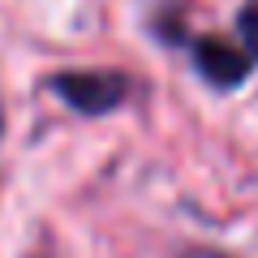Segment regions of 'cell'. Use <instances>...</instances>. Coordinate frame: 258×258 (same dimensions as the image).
<instances>
[{
  "label": "cell",
  "mask_w": 258,
  "mask_h": 258,
  "mask_svg": "<svg viewBox=\"0 0 258 258\" xmlns=\"http://www.w3.org/2000/svg\"><path fill=\"white\" fill-rule=\"evenodd\" d=\"M52 95H60L64 103L82 116H103V112L120 108L129 95L125 74H103V69H78V74H56L47 78Z\"/></svg>",
  "instance_id": "6da1fadb"
},
{
  "label": "cell",
  "mask_w": 258,
  "mask_h": 258,
  "mask_svg": "<svg viewBox=\"0 0 258 258\" xmlns=\"http://www.w3.org/2000/svg\"><path fill=\"white\" fill-rule=\"evenodd\" d=\"M194 64H198V74H203L211 86H220V91L241 86V82H245V74L254 69V64L245 60V52H241V47L224 43V39H215V35L194 39Z\"/></svg>",
  "instance_id": "7a4b0ae2"
},
{
  "label": "cell",
  "mask_w": 258,
  "mask_h": 258,
  "mask_svg": "<svg viewBox=\"0 0 258 258\" xmlns=\"http://www.w3.org/2000/svg\"><path fill=\"white\" fill-rule=\"evenodd\" d=\"M237 35H241V52L249 64H258V0H245V9L237 18Z\"/></svg>",
  "instance_id": "3957f363"
}]
</instances>
